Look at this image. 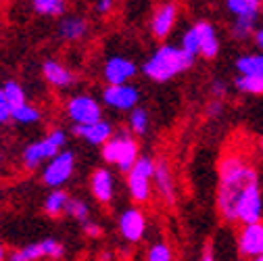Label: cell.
<instances>
[{
    "instance_id": "1",
    "label": "cell",
    "mask_w": 263,
    "mask_h": 261,
    "mask_svg": "<svg viewBox=\"0 0 263 261\" xmlns=\"http://www.w3.org/2000/svg\"><path fill=\"white\" fill-rule=\"evenodd\" d=\"M259 182V174L251 163L232 153L219 161V182H217V211L223 221L236 223V205L242 192Z\"/></svg>"
},
{
    "instance_id": "2",
    "label": "cell",
    "mask_w": 263,
    "mask_h": 261,
    "mask_svg": "<svg viewBox=\"0 0 263 261\" xmlns=\"http://www.w3.org/2000/svg\"><path fill=\"white\" fill-rule=\"evenodd\" d=\"M192 65H194V61L188 59L178 44L165 42L157 50H153V54L144 61L142 73L146 76V80H151L155 84H167L174 78H178L180 73H184L186 69H190Z\"/></svg>"
},
{
    "instance_id": "3",
    "label": "cell",
    "mask_w": 263,
    "mask_h": 261,
    "mask_svg": "<svg viewBox=\"0 0 263 261\" xmlns=\"http://www.w3.org/2000/svg\"><path fill=\"white\" fill-rule=\"evenodd\" d=\"M101 157L107 165H113L123 174H129V170L136 165V161L142 155L136 136L125 127V129H117L113 138L101 148Z\"/></svg>"
},
{
    "instance_id": "4",
    "label": "cell",
    "mask_w": 263,
    "mask_h": 261,
    "mask_svg": "<svg viewBox=\"0 0 263 261\" xmlns=\"http://www.w3.org/2000/svg\"><path fill=\"white\" fill-rule=\"evenodd\" d=\"M65 144H67V132L63 127H54L46 136H42L40 140L29 142L23 148L21 161H23V167L27 172H36L38 167H44L50 159H54L59 153H63Z\"/></svg>"
},
{
    "instance_id": "5",
    "label": "cell",
    "mask_w": 263,
    "mask_h": 261,
    "mask_svg": "<svg viewBox=\"0 0 263 261\" xmlns=\"http://www.w3.org/2000/svg\"><path fill=\"white\" fill-rule=\"evenodd\" d=\"M155 170H157V161L148 155H142L136 161V165L129 170V174H125V184L134 205H144L151 201Z\"/></svg>"
},
{
    "instance_id": "6",
    "label": "cell",
    "mask_w": 263,
    "mask_h": 261,
    "mask_svg": "<svg viewBox=\"0 0 263 261\" xmlns=\"http://www.w3.org/2000/svg\"><path fill=\"white\" fill-rule=\"evenodd\" d=\"M65 115L73 123V127L92 125V123L103 121V107L92 94L76 92L65 101Z\"/></svg>"
},
{
    "instance_id": "7",
    "label": "cell",
    "mask_w": 263,
    "mask_h": 261,
    "mask_svg": "<svg viewBox=\"0 0 263 261\" xmlns=\"http://www.w3.org/2000/svg\"><path fill=\"white\" fill-rule=\"evenodd\" d=\"M65 257V247L57 238H44L38 243H29L21 249H13L7 257V261H61Z\"/></svg>"
},
{
    "instance_id": "8",
    "label": "cell",
    "mask_w": 263,
    "mask_h": 261,
    "mask_svg": "<svg viewBox=\"0 0 263 261\" xmlns=\"http://www.w3.org/2000/svg\"><path fill=\"white\" fill-rule=\"evenodd\" d=\"M73 172H76V155L71 151H63L42 167V182L52 190H61L71 180Z\"/></svg>"
},
{
    "instance_id": "9",
    "label": "cell",
    "mask_w": 263,
    "mask_h": 261,
    "mask_svg": "<svg viewBox=\"0 0 263 261\" xmlns=\"http://www.w3.org/2000/svg\"><path fill=\"white\" fill-rule=\"evenodd\" d=\"M236 221L242 226H251V223H259L263 221V188H261V180L251 184L236 205Z\"/></svg>"
},
{
    "instance_id": "10",
    "label": "cell",
    "mask_w": 263,
    "mask_h": 261,
    "mask_svg": "<svg viewBox=\"0 0 263 261\" xmlns=\"http://www.w3.org/2000/svg\"><path fill=\"white\" fill-rule=\"evenodd\" d=\"M180 17V5L178 3H161L153 9V15L148 19V31L155 40H167L170 34L176 29Z\"/></svg>"
},
{
    "instance_id": "11",
    "label": "cell",
    "mask_w": 263,
    "mask_h": 261,
    "mask_svg": "<svg viewBox=\"0 0 263 261\" xmlns=\"http://www.w3.org/2000/svg\"><path fill=\"white\" fill-rule=\"evenodd\" d=\"M117 228H119V234L123 236V240H127L132 245H138L144 238L146 228H148L144 209L140 205H132V207L123 209L119 213Z\"/></svg>"
},
{
    "instance_id": "12",
    "label": "cell",
    "mask_w": 263,
    "mask_h": 261,
    "mask_svg": "<svg viewBox=\"0 0 263 261\" xmlns=\"http://www.w3.org/2000/svg\"><path fill=\"white\" fill-rule=\"evenodd\" d=\"M103 105L119 113H132L140 107V90L132 84L123 86H105L103 88Z\"/></svg>"
},
{
    "instance_id": "13",
    "label": "cell",
    "mask_w": 263,
    "mask_h": 261,
    "mask_svg": "<svg viewBox=\"0 0 263 261\" xmlns=\"http://www.w3.org/2000/svg\"><path fill=\"white\" fill-rule=\"evenodd\" d=\"M136 73H138V65L129 57H123V54H113L103 65V78H105L107 86L129 84V80Z\"/></svg>"
},
{
    "instance_id": "14",
    "label": "cell",
    "mask_w": 263,
    "mask_h": 261,
    "mask_svg": "<svg viewBox=\"0 0 263 261\" xmlns=\"http://www.w3.org/2000/svg\"><path fill=\"white\" fill-rule=\"evenodd\" d=\"M236 249L242 259H257L263 255V221L242 226L236 236Z\"/></svg>"
},
{
    "instance_id": "15",
    "label": "cell",
    "mask_w": 263,
    "mask_h": 261,
    "mask_svg": "<svg viewBox=\"0 0 263 261\" xmlns=\"http://www.w3.org/2000/svg\"><path fill=\"white\" fill-rule=\"evenodd\" d=\"M90 192L101 205H111L115 199V178L109 167H96L90 174Z\"/></svg>"
},
{
    "instance_id": "16",
    "label": "cell",
    "mask_w": 263,
    "mask_h": 261,
    "mask_svg": "<svg viewBox=\"0 0 263 261\" xmlns=\"http://www.w3.org/2000/svg\"><path fill=\"white\" fill-rule=\"evenodd\" d=\"M42 76H44L46 84L57 90H67V88L76 86V82H78V76L67 65H63L59 59H46L42 63Z\"/></svg>"
},
{
    "instance_id": "17",
    "label": "cell",
    "mask_w": 263,
    "mask_h": 261,
    "mask_svg": "<svg viewBox=\"0 0 263 261\" xmlns=\"http://www.w3.org/2000/svg\"><path fill=\"white\" fill-rule=\"evenodd\" d=\"M153 188H155V192L159 194V197L163 199V203H165V205H174L176 203V178H174V172H172L170 163L165 159L157 161Z\"/></svg>"
},
{
    "instance_id": "18",
    "label": "cell",
    "mask_w": 263,
    "mask_h": 261,
    "mask_svg": "<svg viewBox=\"0 0 263 261\" xmlns=\"http://www.w3.org/2000/svg\"><path fill=\"white\" fill-rule=\"evenodd\" d=\"M194 29H196V36H199V50H201V57L207 59V61H213L219 50H221V42H219V36H217V29L211 21L207 19H201L192 23Z\"/></svg>"
},
{
    "instance_id": "19",
    "label": "cell",
    "mask_w": 263,
    "mask_h": 261,
    "mask_svg": "<svg viewBox=\"0 0 263 261\" xmlns=\"http://www.w3.org/2000/svg\"><path fill=\"white\" fill-rule=\"evenodd\" d=\"M115 132H117V129H115L113 123L107 121V119L98 121V123H92V125H80V127H73V134H76L78 138L86 140V142L92 144V146H101V148L113 138Z\"/></svg>"
},
{
    "instance_id": "20",
    "label": "cell",
    "mask_w": 263,
    "mask_h": 261,
    "mask_svg": "<svg viewBox=\"0 0 263 261\" xmlns=\"http://www.w3.org/2000/svg\"><path fill=\"white\" fill-rule=\"evenodd\" d=\"M88 31L90 21L82 15H65L57 25V34L63 42H80L88 36Z\"/></svg>"
},
{
    "instance_id": "21",
    "label": "cell",
    "mask_w": 263,
    "mask_h": 261,
    "mask_svg": "<svg viewBox=\"0 0 263 261\" xmlns=\"http://www.w3.org/2000/svg\"><path fill=\"white\" fill-rule=\"evenodd\" d=\"M226 11L232 15V19H245V21H255L259 23L263 3L261 0H228Z\"/></svg>"
},
{
    "instance_id": "22",
    "label": "cell",
    "mask_w": 263,
    "mask_h": 261,
    "mask_svg": "<svg viewBox=\"0 0 263 261\" xmlns=\"http://www.w3.org/2000/svg\"><path fill=\"white\" fill-rule=\"evenodd\" d=\"M234 69L238 76L263 78V52H245V54L236 57Z\"/></svg>"
},
{
    "instance_id": "23",
    "label": "cell",
    "mask_w": 263,
    "mask_h": 261,
    "mask_svg": "<svg viewBox=\"0 0 263 261\" xmlns=\"http://www.w3.org/2000/svg\"><path fill=\"white\" fill-rule=\"evenodd\" d=\"M71 197L67 192H65L63 188L61 190H50L48 192V197L44 199V213L48 217H59V215H67V205H69Z\"/></svg>"
},
{
    "instance_id": "24",
    "label": "cell",
    "mask_w": 263,
    "mask_h": 261,
    "mask_svg": "<svg viewBox=\"0 0 263 261\" xmlns=\"http://www.w3.org/2000/svg\"><path fill=\"white\" fill-rule=\"evenodd\" d=\"M31 11L46 19H63L67 15V3L65 0H34Z\"/></svg>"
},
{
    "instance_id": "25",
    "label": "cell",
    "mask_w": 263,
    "mask_h": 261,
    "mask_svg": "<svg viewBox=\"0 0 263 261\" xmlns=\"http://www.w3.org/2000/svg\"><path fill=\"white\" fill-rule=\"evenodd\" d=\"M151 125V115L144 107H136L132 113H127V129L134 136H144Z\"/></svg>"
},
{
    "instance_id": "26",
    "label": "cell",
    "mask_w": 263,
    "mask_h": 261,
    "mask_svg": "<svg viewBox=\"0 0 263 261\" xmlns=\"http://www.w3.org/2000/svg\"><path fill=\"white\" fill-rule=\"evenodd\" d=\"M40 119H42V111L31 103H25V105L13 109V121L19 125H34Z\"/></svg>"
},
{
    "instance_id": "27",
    "label": "cell",
    "mask_w": 263,
    "mask_h": 261,
    "mask_svg": "<svg viewBox=\"0 0 263 261\" xmlns=\"http://www.w3.org/2000/svg\"><path fill=\"white\" fill-rule=\"evenodd\" d=\"M0 88H3L7 101H9V105H11V109H17V107H21V105L27 103V94H25V90H23V86H21L19 82L7 80Z\"/></svg>"
},
{
    "instance_id": "28",
    "label": "cell",
    "mask_w": 263,
    "mask_h": 261,
    "mask_svg": "<svg viewBox=\"0 0 263 261\" xmlns=\"http://www.w3.org/2000/svg\"><path fill=\"white\" fill-rule=\"evenodd\" d=\"M178 46H180V48L184 50V54H186L188 59H192V61H196V57H201V50H199V36H196L194 25H190V27L184 31V34H182Z\"/></svg>"
},
{
    "instance_id": "29",
    "label": "cell",
    "mask_w": 263,
    "mask_h": 261,
    "mask_svg": "<svg viewBox=\"0 0 263 261\" xmlns=\"http://www.w3.org/2000/svg\"><path fill=\"white\" fill-rule=\"evenodd\" d=\"M234 88L249 96H261L263 94V78H251V76H238L234 80Z\"/></svg>"
},
{
    "instance_id": "30",
    "label": "cell",
    "mask_w": 263,
    "mask_h": 261,
    "mask_svg": "<svg viewBox=\"0 0 263 261\" xmlns=\"http://www.w3.org/2000/svg\"><path fill=\"white\" fill-rule=\"evenodd\" d=\"M146 261H174V249L163 243V240H157L148 247L146 251Z\"/></svg>"
},
{
    "instance_id": "31",
    "label": "cell",
    "mask_w": 263,
    "mask_h": 261,
    "mask_svg": "<svg viewBox=\"0 0 263 261\" xmlns=\"http://www.w3.org/2000/svg\"><path fill=\"white\" fill-rule=\"evenodd\" d=\"M67 215L86 223V221H90V205L84 199H71L69 205H67Z\"/></svg>"
},
{
    "instance_id": "32",
    "label": "cell",
    "mask_w": 263,
    "mask_h": 261,
    "mask_svg": "<svg viewBox=\"0 0 263 261\" xmlns=\"http://www.w3.org/2000/svg\"><path fill=\"white\" fill-rule=\"evenodd\" d=\"M9 121H13V109H11L9 101H7L3 88H0V125L9 123Z\"/></svg>"
},
{
    "instance_id": "33",
    "label": "cell",
    "mask_w": 263,
    "mask_h": 261,
    "mask_svg": "<svg viewBox=\"0 0 263 261\" xmlns=\"http://www.w3.org/2000/svg\"><path fill=\"white\" fill-rule=\"evenodd\" d=\"M226 94H228L226 82L223 80H213V84H211V96H213V101H221Z\"/></svg>"
},
{
    "instance_id": "34",
    "label": "cell",
    "mask_w": 263,
    "mask_h": 261,
    "mask_svg": "<svg viewBox=\"0 0 263 261\" xmlns=\"http://www.w3.org/2000/svg\"><path fill=\"white\" fill-rule=\"evenodd\" d=\"M82 228H84V234L88 238H101L103 236V228L96 221H86V223H82Z\"/></svg>"
},
{
    "instance_id": "35",
    "label": "cell",
    "mask_w": 263,
    "mask_h": 261,
    "mask_svg": "<svg viewBox=\"0 0 263 261\" xmlns=\"http://www.w3.org/2000/svg\"><path fill=\"white\" fill-rule=\"evenodd\" d=\"M113 9H115V3H113V0H98V3L94 5L96 15H101V17L111 15V13H113Z\"/></svg>"
},
{
    "instance_id": "36",
    "label": "cell",
    "mask_w": 263,
    "mask_h": 261,
    "mask_svg": "<svg viewBox=\"0 0 263 261\" xmlns=\"http://www.w3.org/2000/svg\"><path fill=\"white\" fill-rule=\"evenodd\" d=\"M221 111H223V103H221V101H211V103L207 105V115H209V117H217Z\"/></svg>"
},
{
    "instance_id": "37",
    "label": "cell",
    "mask_w": 263,
    "mask_h": 261,
    "mask_svg": "<svg viewBox=\"0 0 263 261\" xmlns=\"http://www.w3.org/2000/svg\"><path fill=\"white\" fill-rule=\"evenodd\" d=\"M253 42L257 46V52H263V25L255 31V36H253Z\"/></svg>"
},
{
    "instance_id": "38",
    "label": "cell",
    "mask_w": 263,
    "mask_h": 261,
    "mask_svg": "<svg viewBox=\"0 0 263 261\" xmlns=\"http://www.w3.org/2000/svg\"><path fill=\"white\" fill-rule=\"evenodd\" d=\"M201 261H217V259H215V255H213V251H211V247H207V249H205V253L201 255Z\"/></svg>"
},
{
    "instance_id": "39",
    "label": "cell",
    "mask_w": 263,
    "mask_h": 261,
    "mask_svg": "<svg viewBox=\"0 0 263 261\" xmlns=\"http://www.w3.org/2000/svg\"><path fill=\"white\" fill-rule=\"evenodd\" d=\"M7 257H9V253H7L5 245H3V243H0V261H7Z\"/></svg>"
},
{
    "instance_id": "40",
    "label": "cell",
    "mask_w": 263,
    "mask_h": 261,
    "mask_svg": "<svg viewBox=\"0 0 263 261\" xmlns=\"http://www.w3.org/2000/svg\"><path fill=\"white\" fill-rule=\"evenodd\" d=\"M259 148H261V153H263V138H261V142H259Z\"/></svg>"
},
{
    "instance_id": "41",
    "label": "cell",
    "mask_w": 263,
    "mask_h": 261,
    "mask_svg": "<svg viewBox=\"0 0 263 261\" xmlns=\"http://www.w3.org/2000/svg\"><path fill=\"white\" fill-rule=\"evenodd\" d=\"M253 261H263V255H261V257H257V259H253Z\"/></svg>"
},
{
    "instance_id": "42",
    "label": "cell",
    "mask_w": 263,
    "mask_h": 261,
    "mask_svg": "<svg viewBox=\"0 0 263 261\" xmlns=\"http://www.w3.org/2000/svg\"><path fill=\"white\" fill-rule=\"evenodd\" d=\"M0 161H3V155H0Z\"/></svg>"
}]
</instances>
